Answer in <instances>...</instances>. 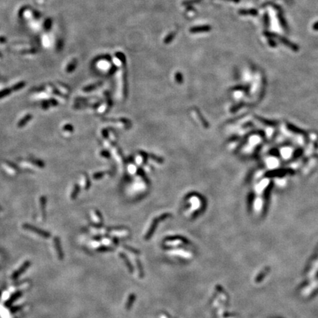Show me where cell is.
<instances>
[{
  "label": "cell",
  "instance_id": "cell-6",
  "mask_svg": "<svg viewBox=\"0 0 318 318\" xmlns=\"http://www.w3.org/2000/svg\"><path fill=\"white\" fill-rule=\"evenodd\" d=\"M51 25H52V20L50 19H47L46 21H45L44 22V29H46V30H49V29L50 28V27H51Z\"/></svg>",
  "mask_w": 318,
  "mask_h": 318
},
{
  "label": "cell",
  "instance_id": "cell-11",
  "mask_svg": "<svg viewBox=\"0 0 318 318\" xmlns=\"http://www.w3.org/2000/svg\"><path fill=\"white\" fill-rule=\"evenodd\" d=\"M100 85V83H97V84H95V85H92V86H88V87H86V88H85V91H91V90L94 89V88H95L97 86H99Z\"/></svg>",
  "mask_w": 318,
  "mask_h": 318
},
{
  "label": "cell",
  "instance_id": "cell-1",
  "mask_svg": "<svg viewBox=\"0 0 318 318\" xmlns=\"http://www.w3.org/2000/svg\"><path fill=\"white\" fill-rule=\"evenodd\" d=\"M212 27L209 25H201V26H195L190 28L189 32L191 33H206L211 30Z\"/></svg>",
  "mask_w": 318,
  "mask_h": 318
},
{
  "label": "cell",
  "instance_id": "cell-3",
  "mask_svg": "<svg viewBox=\"0 0 318 318\" xmlns=\"http://www.w3.org/2000/svg\"><path fill=\"white\" fill-rule=\"evenodd\" d=\"M175 35H176L175 32H172V33H169V34L167 35V37L163 39V43L165 44H169L171 43V42L173 41V39L175 38Z\"/></svg>",
  "mask_w": 318,
  "mask_h": 318
},
{
  "label": "cell",
  "instance_id": "cell-9",
  "mask_svg": "<svg viewBox=\"0 0 318 318\" xmlns=\"http://www.w3.org/2000/svg\"><path fill=\"white\" fill-rule=\"evenodd\" d=\"M96 58H99L98 60H110V56L109 55H101V56H98Z\"/></svg>",
  "mask_w": 318,
  "mask_h": 318
},
{
  "label": "cell",
  "instance_id": "cell-5",
  "mask_svg": "<svg viewBox=\"0 0 318 318\" xmlns=\"http://www.w3.org/2000/svg\"><path fill=\"white\" fill-rule=\"evenodd\" d=\"M202 0H186L182 4L183 5H193V4L199 3Z\"/></svg>",
  "mask_w": 318,
  "mask_h": 318
},
{
  "label": "cell",
  "instance_id": "cell-8",
  "mask_svg": "<svg viewBox=\"0 0 318 318\" xmlns=\"http://www.w3.org/2000/svg\"><path fill=\"white\" fill-rule=\"evenodd\" d=\"M24 85H25V83H24V82H21V83H18V84L15 85V86H13V89L14 90H18V89H21V88H22L23 86H24Z\"/></svg>",
  "mask_w": 318,
  "mask_h": 318
},
{
  "label": "cell",
  "instance_id": "cell-2",
  "mask_svg": "<svg viewBox=\"0 0 318 318\" xmlns=\"http://www.w3.org/2000/svg\"><path fill=\"white\" fill-rule=\"evenodd\" d=\"M24 228L26 229L27 230L31 231V232L36 233L37 234L40 235V236H42V237H44V238H48L49 237L48 233L44 232V231H42V230H39V229L35 228L34 227H32V226H29V225H24Z\"/></svg>",
  "mask_w": 318,
  "mask_h": 318
},
{
  "label": "cell",
  "instance_id": "cell-12",
  "mask_svg": "<svg viewBox=\"0 0 318 318\" xmlns=\"http://www.w3.org/2000/svg\"><path fill=\"white\" fill-rule=\"evenodd\" d=\"M29 119H30V116H27L26 117V119H23V120L21 121V122H20V123H19V124H20V126H21V125H24V123H26V122H27V121L29 120Z\"/></svg>",
  "mask_w": 318,
  "mask_h": 318
},
{
  "label": "cell",
  "instance_id": "cell-7",
  "mask_svg": "<svg viewBox=\"0 0 318 318\" xmlns=\"http://www.w3.org/2000/svg\"><path fill=\"white\" fill-rule=\"evenodd\" d=\"M10 93H11V90L9 89H5L3 90V91H0V98H1V97H3V96H7V95H8Z\"/></svg>",
  "mask_w": 318,
  "mask_h": 318
},
{
  "label": "cell",
  "instance_id": "cell-4",
  "mask_svg": "<svg viewBox=\"0 0 318 318\" xmlns=\"http://www.w3.org/2000/svg\"><path fill=\"white\" fill-rule=\"evenodd\" d=\"M77 64H78V60H73L72 62L71 63V64L68 66L67 69H66L67 72H73V71L74 70V69L76 68V66H77Z\"/></svg>",
  "mask_w": 318,
  "mask_h": 318
},
{
  "label": "cell",
  "instance_id": "cell-10",
  "mask_svg": "<svg viewBox=\"0 0 318 318\" xmlns=\"http://www.w3.org/2000/svg\"><path fill=\"white\" fill-rule=\"evenodd\" d=\"M175 79H176V80H177L179 83H181V82H182V80H183L182 74H181L180 72L176 73V74H175Z\"/></svg>",
  "mask_w": 318,
  "mask_h": 318
}]
</instances>
